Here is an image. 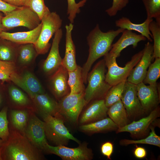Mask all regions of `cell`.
<instances>
[{
  "instance_id": "f1b7e54d",
  "label": "cell",
  "mask_w": 160,
  "mask_h": 160,
  "mask_svg": "<svg viewBox=\"0 0 160 160\" xmlns=\"http://www.w3.org/2000/svg\"><path fill=\"white\" fill-rule=\"evenodd\" d=\"M29 113L25 110L11 111V122L15 130L23 133L27 124Z\"/></svg>"
},
{
  "instance_id": "ee69618b",
  "label": "cell",
  "mask_w": 160,
  "mask_h": 160,
  "mask_svg": "<svg viewBox=\"0 0 160 160\" xmlns=\"http://www.w3.org/2000/svg\"><path fill=\"white\" fill-rule=\"evenodd\" d=\"M7 3L17 7H21L22 6L23 0H2Z\"/></svg>"
},
{
  "instance_id": "f546056e",
  "label": "cell",
  "mask_w": 160,
  "mask_h": 160,
  "mask_svg": "<svg viewBox=\"0 0 160 160\" xmlns=\"http://www.w3.org/2000/svg\"><path fill=\"white\" fill-rule=\"evenodd\" d=\"M152 124L150 128L151 132L146 137L137 140H132L127 139L121 140L119 142L121 145L126 146L132 144H142L152 145L160 147V137L156 134L154 130V126Z\"/></svg>"
},
{
  "instance_id": "5bb4252c",
  "label": "cell",
  "mask_w": 160,
  "mask_h": 160,
  "mask_svg": "<svg viewBox=\"0 0 160 160\" xmlns=\"http://www.w3.org/2000/svg\"><path fill=\"white\" fill-rule=\"evenodd\" d=\"M142 56L135 68L132 69L127 81L136 85L143 82L147 72V70L153 59V45L147 42L143 49Z\"/></svg>"
},
{
  "instance_id": "b9f144b4",
  "label": "cell",
  "mask_w": 160,
  "mask_h": 160,
  "mask_svg": "<svg viewBox=\"0 0 160 160\" xmlns=\"http://www.w3.org/2000/svg\"><path fill=\"white\" fill-rule=\"evenodd\" d=\"M19 7L13 6L2 0H0V12L4 13L5 15Z\"/></svg>"
},
{
  "instance_id": "7c38bea8",
  "label": "cell",
  "mask_w": 160,
  "mask_h": 160,
  "mask_svg": "<svg viewBox=\"0 0 160 160\" xmlns=\"http://www.w3.org/2000/svg\"><path fill=\"white\" fill-rule=\"evenodd\" d=\"M160 115V109L159 106L151 111L147 116L137 121H134L123 127L118 128L116 132L117 133L128 132L135 138L146 136L148 134L150 126Z\"/></svg>"
},
{
  "instance_id": "4316f807",
  "label": "cell",
  "mask_w": 160,
  "mask_h": 160,
  "mask_svg": "<svg viewBox=\"0 0 160 160\" xmlns=\"http://www.w3.org/2000/svg\"><path fill=\"white\" fill-rule=\"evenodd\" d=\"M0 60L15 63L20 45L0 38Z\"/></svg>"
},
{
  "instance_id": "603a6c76",
  "label": "cell",
  "mask_w": 160,
  "mask_h": 160,
  "mask_svg": "<svg viewBox=\"0 0 160 160\" xmlns=\"http://www.w3.org/2000/svg\"><path fill=\"white\" fill-rule=\"evenodd\" d=\"M153 19L146 18L145 20L141 24H135L132 22L129 18L126 17H122L116 20L115 22L116 26L119 28L129 30L137 31L145 36L150 42L153 40L152 35L149 30V25Z\"/></svg>"
},
{
  "instance_id": "44dd1931",
  "label": "cell",
  "mask_w": 160,
  "mask_h": 160,
  "mask_svg": "<svg viewBox=\"0 0 160 160\" xmlns=\"http://www.w3.org/2000/svg\"><path fill=\"white\" fill-rule=\"evenodd\" d=\"M73 27V23H71L65 26V49L62 65L68 71L74 70L78 65L76 61L75 47L72 36Z\"/></svg>"
},
{
  "instance_id": "2e32d148",
  "label": "cell",
  "mask_w": 160,
  "mask_h": 160,
  "mask_svg": "<svg viewBox=\"0 0 160 160\" xmlns=\"http://www.w3.org/2000/svg\"><path fill=\"white\" fill-rule=\"evenodd\" d=\"M62 35V30L60 28L55 34L49 52L43 63V69L47 75H52L62 65V59L59 53V44Z\"/></svg>"
},
{
  "instance_id": "9c48e42d",
  "label": "cell",
  "mask_w": 160,
  "mask_h": 160,
  "mask_svg": "<svg viewBox=\"0 0 160 160\" xmlns=\"http://www.w3.org/2000/svg\"><path fill=\"white\" fill-rule=\"evenodd\" d=\"M23 134L39 150L47 152L48 143L45 134L44 121L34 113H29L27 124Z\"/></svg>"
},
{
  "instance_id": "74e56055",
  "label": "cell",
  "mask_w": 160,
  "mask_h": 160,
  "mask_svg": "<svg viewBox=\"0 0 160 160\" xmlns=\"http://www.w3.org/2000/svg\"><path fill=\"white\" fill-rule=\"evenodd\" d=\"M7 112V108L6 107L0 111V138L4 142L7 140L9 135Z\"/></svg>"
},
{
  "instance_id": "d6a6232c",
  "label": "cell",
  "mask_w": 160,
  "mask_h": 160,
  "mask_svg": "<svg viewBox=\"0 0 160 160\" xmlns=\"http://www.w3.org/2000/svg\"><path fill=\"white\" fill-rule=\"evenodd\" d=\"M147 14V18L153 19L160 25V0H142Z\"/></svg>"
},
{
  "instance_id": "7a4b0ae2",
  "label": "cell",
  "mask_w": 160,
  "mask_h": 160,
  "mask_svg": "<svg viewBox=\"0 0 160 160\" xmlns=\"http://www.w3.org/2000/svg\"><path fill=\"white\" fill-rule=\"evenodd\" d=\"M2 160H40L41 151L23 133L16 130L9 132V137L1 147Z\"/></svg>"
},
{
  "instance_id": "f6af8a7d",
  "label": "cell",
  "mask_w": 160,
  "mask_h": 160,
  "mask_svg": "<svg viewBox=\"0 0 160 160\" xmlns=\"http://www.w3.org/2000/svg\"><path fill=\"white\" fill-rule=\"evenodd\" d=\"M3 17V14L0 12V33L2 31H4V28L2 23V20Z\"/></svg>"
},
{
  "instance_id": "9a60e30c",
  "label": "cell",
  "mask_w": 160,
  "mask_h": 160,
  "mask_svg": "<svg viewBox=\"0 0 160 160\" xmlns=\"http://www.w3.org/2000/svg\"><path fill=\"white\" fill-rule=\"evenodd\" d=\"M10 81L27 92L31 99L36 94L44 93L38 80L29 71H25L21 74L15 72Z\"/></svg>"
},
{
  "instance_id": "d590c367",
  "label": "cell",
  "mask_w": 160,
  "mask_h": 160,
  "mask_svg": "<svg viewBox=\"0 0 160 160\" xmlns=\"http://www.w3.org/2000/svg\"><path fill=\"white\" fill-rule=\"evenodd\" d=\"M9 92L11 100L16 104L20 106H26L29 104L30 101L27 96L17 87L11 86Z\"/></svg>"
},
{
  "instance_id": "83f0119b",
  "label": "cell",
  "mask_w": 160,
  "mask_h": 160,
  "mask_svg": "<svg viewBox=\"0 0 160 160\" xmlns=\"http://www.w3.org/2000/svg\"><path fill=\"white\" fill-rule=\"evenodd\" d=\"M38 55L33 44L20 45L17 51V59L23 65L31 63Z\"/></svg>"
},
{
  "instance_id": "484cf974",
  "label": "cell",
  "mask_w": 160,
  "mask_h": 160,
  "mask_svg": "<svg viewBox=\"0 0 160 160\" xmlns=\"http://www.w3.org/2000/svg\"><path fill=\"white\" fill-rule=\"evenodd\" d=\"M82 74V68L77 65L72 71H68V84L70 94H79L84 92L85 87Z\"/></svg>"
},
{
  "instance_id": "60d3db41",
  "label": "cell",
  "mask_w": 160,
  "mask_h": 160,
  "mask_svg": "<svg viewBox=\"0 0 160 160\" xmlns=\"http://www.w3.org/2000/svg\"><path fill=\"white\" fill-rule=\"evenodd\" d=\"M113 144L109 141L103 143L101 147V151L102 153L106 156L107 159L111 160V157L113 153Z\"/></svg>"
},
{
  "instance_id": "cb8c5ba5",
  "label": "cell",
  "mask_w": 160,
  "mask_h": 160,
  "mask_svg": "<svg viewBox=\"0 0 160 160\" xmlns=\"http://www.w3.org/2000/svg\"><path fill=\"white\" fill-rule=\"evenodd\" d=\"M118 128L113 121L107 117L95 121L81 124L79 127L80 130L82 132L92 134L116 131Z\"/></svg>"
},
{
  "instance_id": "d4e9b609",
  "label": "cell",
  "mask_w": 160,
  "mask_h": 160,
  "mask_svg": "<svg viewBox=\"0 0 160 160\" xmlns=\"http://www.w3.org/2000/svg\"><path fill=\"white\" fill-rule=\"evenodd\" d=\"M107 114L118 128L123 127L128 124L129 119L121 100L108 108Z\"/></svg>"
},
{
  "instance_id": "836d02e7",
  "label": "cell",
  "mask_w": 160,
  "mask_h": 160,
  "mask_svg": "<svg viewBox=\"0 0 160 160\" xmlns=\"http://www.w3.org/2000/svg\"><path fill=\"white\" fill-rule=\"evenodd\" d=\"M160 76V58H156L154 62L149 65L143 82L150 85L155 84Z\"/></svg>"
},
{
  "instance_id": "8d00e7d4",
  "label": "cell",
  "mask_w": 160,
  "mask_h": 160,
  "mask_svg": "<svg viewBox=\"0 0 160 160\" xmlns=\"http://www.w3.org/2000/svg\"><path fill=\"white\" fill-rule=\"evenodd\" d=\"M16 71L15 63L0 60V80L10 81L12 76Z\"/></svg>"
},
{
  "instance_id": "4fadbf2b",
  "label": "cell",
  "mask_w": 160,
  "mask_h": 160,
  "mask_svg": "<svg viewBox=\"0 0 160 160\" xmlns=\"http://www.w3.org/2000/svg\"><path fill=\"white\" fill-rule=\"evenodd\" d=\"M121 100L128 119H135L145 113L137 94L136 85L126 81Z\"/></svg>"
},
{
  "instance_id": "e575fe53",
  "label": "cell",
  "mask_w": 160,
  "mask_h": 160,
  "mask_svg": "<svg viewBox=\"0 0 160 160\" xmlns=\"http://www.w3.org/2000/svg\"><path fill=\"white\" fill-rule=\"evenodd\" d=\"M149 29L153 40V58H160V25L153 20L149 24Z\"/></svg>"
},
{
  "instance_id": "d6986e66",
  "label": "cell",
  "mask_w": 160,
  "mask_h": 160,
  "mask_svg": "<svg viewBox=\"0 0 160 160\" xmlns=\"http://www.w3.org/2000/svg\"><path fill=\"white\" fill-rule=\"evenodd\" d=\"M122 33L121 36L118 41L112 44L109 52L117 57L120 56L122 51L127 47L132 45L133 48H135L139 42L147 39L141 34H137L132 31L125 29Z\"/></svg>"
},
{
  "instance_id": "bcb514c9",
  "label": "cell",
  "mask_w": 160,
  "mask_h": 160,
  "mask_svg": "<svg viewBox=\"0 0 160 160\" xmlns=\"http://www.w3.org/2000/svg\"><path fill=\"white\" fill-rule=\"evenodd\" d=\"M4 142L0 138V148L2 147L4 143Z\"/></svg>"
},
{
  "instance_id": "8fae6325",
  "label": "cell",
  "mask_w": 160,
  "mask_h": 160,
  "mask_svg": "<svg viewBox=\"0 0 160 160\" xmlns=\"http://www.w3.org/2000/svg\"><path fill=\"white\" fill-rule=\"evenodd\" d=\"M160 85L147 86L143 82L136 85L137 95L145 113H150L159 106Z\"/></svg>"
},
{
  "instance_id": "ba28073f",
  "label": "cell",
  "mask_w": 160,
  "mask_h": 160,
  "mask_svg": "<svg viewBox=\"0 0 160 160\" xmlns=\"http://www.w3.org/2000/svg\"><path fill=\"white\" fill-rule=\"evenodd\" d=\"M84 93H69L60 100L59 116L72 123H76L82 109L87 105Z\"/></svg>"
},
{
  "instance_id": "ac0fdd59",
  "label": "cell",
  "mask_w": 160,
  "mask_h": 160,
  "mask_svg": "<svg viewBox=\"0 0 160 160\" xmlns=\"http://www.w3.org/2000/svg\"><path fill=\"white\" fill-rule=\"evenodd\" d=\"M108 108L105 105L104 99L91 101L81 115L79 120L80 124H87L107 117Z\"/></svg>"
},
{
  "instance_id": "1f68e13d",
  "label": "cell",
  "mask_w": 160,
  "mask_h": 160,
  "mask_svg": "<svg viewBox=\"0 0 160 160\" xmlns=\"http://www.w3.org/2000/svg\"><path fill=\"white\" fill-rule=\"evenodd\" d=\"M22 6L27 7L35 12L41 20L50 12L44 0H23Z\"/></svg>"
},
{
  "instance_id": "7402d4cb",
  "label": "cell",
  "mask_w": 160,
  "mask_h": 160,
  "mask_svg": "<svg viewBox=\"0 0 160 160\" xmlns=\"http://www.w3.org/2000/svg\"><path fill=\"white\" fill-rule=\"evenodd\" d=\"M41 116H59L58 103L45 93L36 95L32 99Z\"/></svg>"
},
{
  "instance_id": "277c9868",
  "label": "cell",
  "mask_w": 160,
  "mask_h": 160,
  "mask_svg": "<svg viewBox=\"0 0 160 160\" xmlns=\"http://www.w3.org/2000/svg\"><path fill=\"white\" fill-rule=\"evenodd\" d=\"M143 50L135 54L123 67L118 65L116 56L109 52L104 59L108 70L105 75L106 81L111 86L126 81L133 68L141 58Z\"/></svg>"
},
{
  "instance_id": "f35d334b",
  "label": "cell",
  "mask_w": 160,
  "mask_h": 160,
  "mask_svg": "<svg viewBox=\"0 0 160 160\" xmlns=\"http://www.w3.org/2000/svg\"><path fill=\"white\" fill-rule=\"evenodd\" d=\"M87 0H82L76 3L75 0H67L68 8L67 14L68 19L70 23H73L77 14L80 13V8L83 7Z\"/></svg>"
},
{
  "instance_id": "4dcf8cb0",
  "label": "cell",
  "mask_w": 160,
  "mask_h": 160,
  "mask_svg": "<svg viewBox=\"0 0 160 160\" xmlns=\"http://www.w3.org/2000/svg\"><path fill=\"white\" fill-rule=\"evenodd\" d=\"M126 81L112 86L109 90L104 99L105 105L107 108L121 100Z\"/></svg>"
},
{
  "instance_id": "ffe728a7",
  "label": "cell",
  "mask_w": 160,
  "mask_h": 160,
  "mask_svg": "<svg viewBox=\"0 0 160 160\" xmlns=\"http://www.w3.org/2000/svg\"><path fill=\"white\" fill-rule=\"evenodd\" d=\"M41 28V23L36 28L28 31L12 33L2 31L0 33V38L18 45L27 44H34L38 39Z\"/></svg>"
},
{
  "instance_id": "e0dca14e",
  "label": "cell",
  "mask_w": 160,
  "mask_h": 160,
  "mask_svg": "<svg viewBox=\"0 0 160 160\" xmlns=\"http://www.w3.org/2000/svg\"><path fill=\"white\" fill-rule=\"evenodd\" d=\"M68 71L62 65L51 75L50 83L52 93L60 100L70 92L68 84Z\"/></svg>"
},
{
  "instance_id": "6da1fadb",
  "label": "cell",
  "mask_w": 160,
  "mask_h": 160,
  "mask_svg": "<svg viewBox=\"0 0 160 160\" xmlns=\"http://www.w3.org/2000/svg\"><path fill=\"white\" fill-rule=\"evenodd\" d=\"M124 30L119 28L116 30H110L104 32L101 31L97 24L90 32L87 37L89 47V55L86 62L82 68L84 83L87 82L88 72L93 63L109 52L115 38Z\"/></svg>"
},
{
  "instance_id": "52a82bcc",
  "label": "cell",
  "mask_w": 160,
  "mask_h": 160,
  "mask_svg": "<svg viewBox=\"0 0 160 160\" xmlns=\"http://www.w3.org/2000/svg\"><path fill=\"white\" fill-rule=\"evenodd\" d=\"M41 28L38 39L34 44L38 55L44 54L51 46L49 41L55 32L60 28L62 20L55 12H50L41 20Z\"/></svg>"
},
{
  "instance_id": "7bdbcfd3",
  "label": "cell",
  "mask_w": 160,
  "mask_h": 160,
  "mask_svg": "<svg viewBox=\"0 0 160 160\" xmlns=\"http://www.w3.org/2000/svg\"><path fill=\"white\" fill-rule=\"evenodd\" d=\"M136 147L134 151L135 156L139 159H143L146 156L147 152L145 149L142 147L138 146L136 145Z\"/></svg>"
},
{
  "instance_id": "5b68a950",
  "label": "cell",
  "mask_w": 160,
  "mask_h": 160,
  "mask_svg": "<svg viewBox=\"0 0 160 160\" xmlns=\"http://www.w3.org/2000/svg\"><path fill=\"white\" fill-rule=\"evenodd\" d=\"M41 116L44 121L46 138L56 146L65 145L70 140L79 144L81 143L80 141L70 132L60 116L49 115Z\"/></svg>"
},
{
  "instance_id": "30bf717a",
  "label": "cell",
  "mask_w": 160,
  "mask_h": 160,
  "mask_svg": "<svg viewBox=\"0 0 160 160\" xmlns=\"http://www.w3.org/2000/svg\"><path fill=\"white\" fill-rule=\"evenodd\" d=\"M47 153L57 155L64 160H90L93 156L92 150L85 143L73 148L63 145L53 146L48 143Z\"/></svg>"
},
{
  "instance_id": "7dc6e473",
  "label": "cell",
  "mask_w": 160,
  "mask_h": 160,
  "mask_svg": "<svg viewBox=\"0 0 160 160\" xmlns=\"http://www.w3.org/2000/svg\"><path fill=\"white\" fill-rule=\"evenodd\" d=\"M2 159L1 156V148H0V160H2Z\"/></svg>"
},
{
  "instance_id": "8992f818",
  "label": "cell",
  "mask_w": 160,
  "mask_h": 160,
  "mask_svg": "<svg viewBox=\"0 0 160 160\" xmlns=\"http://www.w3.org/2000/svg\"><path fill=\"white\" fill-rule=\"evenodd\" d=\"M38 15L29 8L19 7L3 17L2 25L5 29H10L19 26H23L30 30L34 29L41 23Z\"/></svg>"
},
{
  "instance_id": "ab89813d",
  "label": "cell",
  "mask_w": 160,
  "mask_h": 160,
  "mask_svg": "<svg viewBox=\"0 0 160 160\" xmlns=\"http://www.w3.org/2000/svg\"><path fill=\"white\" fill-rule=\"evenodd\" d=\"M129 0H113L112 6L105 10L110 17L115 16L118 12L121 11L129 3Z\"/></svg>"
},
{
  "instance_id": "c3c4849f",
  "label": "cell",
  "mask_w": 160,
  "mask_h": 160,
  "mask_svg": "<svg viewBox=\"0 0 160 160\" xmlns=\"http://www.w3.org/2000/svg\"><path fill=\"white\" fill-rule=\"evenodd\" d=\"M1 101H2V99H1V95L0 94V105L1 103Z\"/></svg>"
},
{
  "instance_id": "3957f363",
  "label": "cell",
  "mask_w": 160,
  "mask_h": 160,
  "mask_svg": "<svg viewBox=\"0 0 160 160\" xmlns=\"http://www.w3.org/2000/svg\"><path fill=\"white\" fill-rule=\"evenodd\" d=\"M106 65L104 59L99 61L88 73V85L84 93L87 104L97 99H104L111 87L105 80Z\"/></svg>"
}]
</instances>
